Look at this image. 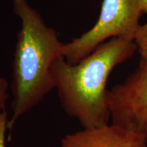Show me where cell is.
<instances>
[{"mask_svg": "<svg viewBox=\"0 0 147 147\" xmlns=\"http://www.w3.org/2000/svg\"><path fill=\"white\" fill-rule=\"evenodd\" d=\"M138 51L134 40L113 38L75 65L58 58L51 67L55 89L64 111L83 129L109 124L110 73Z\"/></svg>", "mask_w": 147, "mask_h": 147, "instance_id": "cell-1", "label": "cell"}, {"mask_svg": "<svg viewBox=\"0 0 147 147\" xmlns=\"http://www.w3.org/2000/svg\"><path fill=\"white\" fill-rule=\"evenodd\" d=\"M12 1L14 12L21 20V27L12 63L9 130L55 89L51 67L58 58L63 57L65 45L27 0Z\"/></svg>", "mask_w": 147, "mask_h": 147, "instance_id": "cell-2", "label": "cell"}, {"mask_svg": "<svg viewBox=\"0 0 147 147\" xmlns=\"http://www.w3.org/2000/svg\"><path fill=\"white\" fill-rule=\"evenodd\" d=\"M144 14L142 0H103L94 26L64 45L63 57L75 65L109 38L134 40Z\"/></svg>", "mask_w": 147, "mask_h": 147, "instance_id": "cell-3", "label": "cell"}, {"mask_svg": "<svg viewBox=\"0 0 147 147\" xmlns=\"http://www.w3.org/2000/svg\"><path fill=\"white\" fill-rule=\"evenodd\" d=\"M112 123L140 136L147 142V59L122 83L109 90Z\"/></svg>", "mask_w": 147, "mask_h": 147, "instance_id": "cell-4", "label": "cell"}, {"mask_svg": "<svg viewBox=\"0 0 147 147\" xmlns=\"http://www.w3.org/2000/svg\"><path fill=\"white\" fill-rule=\"evenodd\" d=\"M61 147H147L144 138L112 123L65 136Z\"/></svg>", "mask_w": 147, "mask_h": 147, "instance_id": "cell-5", "label": "cell"}, {"mask_svg": "<svg viewBox=\"0 0 147 147\" xmlns=\"http://www.w3.org/2000/svg\"><path fill=\"white\" fill-rule=\"evenodd\" d=\"M134 41L137 45L140 58L147 59V21L140 25L136 34Z\"/></svg>", "mask_w": 147, "mask_h": 147, "instance_id": "cell-6", "label": "cell"}, {"mask_svg": "<svg viewBox=\"0 0 147 147\" xmlns=\"http://www.w3.org/2000/svg\"><path fill=\"white\" fill-rule=\"evenodd\" d=\"M8 118L5 110L0 114V147H5V133L8 129Z\"/></svg>", "mask_w": 147, "mask_h": 147, "instance_id": "cell-7", "label": "cell"}, {"mask_svg": "<svg viewBox=\"0 0 147 147\" xmlns=\"http://www.w3.org/2000/svg\"><path fill=\"white\" fill-rule=\"evenodd\" d=\"M8 84L5 78L0 77V114L5 110V102L8 98Z\"/></svg>", "mask_w": 147, "mask_h": 147, "instance_id": "cell-8", "label": "cell"}, {"mask_svg": "<svg viewBox=\"0 0 147 147\" xmlns=\"http://www.w3.org/2000/svg\"><path fill=\"white\" fill-rule=\"evenodd\" d=\"M142 2L144 14H146L147 15V0H142Z\"/></svg>", "mask_w": 147, "mask_h": 147, "instance_id": "cell-9", "label": "cell"}]
</instances>
